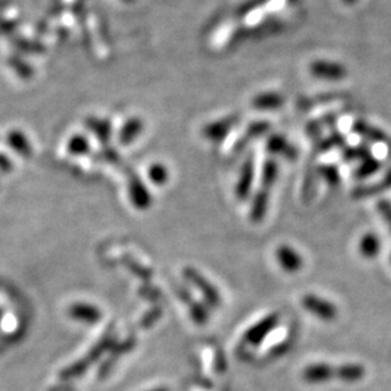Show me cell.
Listing matches in <instances>:
<instances>
[{
  "instance_id": "cell-14",
  "label": "cell",
  "mask_w": 391,
  "mask_h": 391,
  "mask_svg": "<svg viewBox=\"0 0 391 391\" xmlns=\"http://www.w3.org/2000/svg\"><path fill=\"white\" fill-rule=\"evenodd\" d=\"M270 194H271V190H267L261 186H260L259 192L255 194L253 206L250 209V219L253 220V223H261L265 219L267 211H269Z\"/></svg>"
},
{
  "instance_id": "cell-22",
  "label": "cell",
  "mask_w": 391,
  "mask_h": 391,
  "mask_svg": "<svg viewBox=\"0 0 391 391\" xmlns=\"http://www.w3.org/2000/svg\"><path fill=\"white\" fill-rule=\"evenodd\" d=\"M371 156L370 148L366 145H360V146L346 147L342 151V157L346 162H352V161H358L361 162L366 157Z\"/></svg>"
},
{
  "instance_id": "cell-26",
  "label": "cell",
  "mask_w": 391,
  "mask_h": 391,
  "mask_svg": "<svg viewBox=\"0 0 391 391\" xmlns=\"http://www.w3.org/2000/svg\"><path fill=\"white\" fill-rule=\"evenodd\" d=\"M376 209L391 233V201L386 199L378 200Z\"/></svg>"
},
{
  "instance_id": "cell-3",
  "label": "cell",
  "mask_w": 391,
  "mask_h": 391,
  "mask_svg": "<svg viewBox=\"0 0 391 391\" xmlns=\"http://www.w3.org/2000/svg\"><path fill=\"white\" fill-rule=\"evenodd\" d=\"M278 322H280V317L276 313H271V314L266 315L265 318L261 319L256 325H253L246 331L243 334V342L246 345L257 347L278 327Z\"/></svg>"
},
{
  "instance_id": "cell-27",
  "label": "cell",
  "mask_w": 391,
  "mask_h": 391,
  "mask_svg": "<svg viewBox=\"0 0 391 391\" xmlns=\"http://www.w3.org/2000/svg\"><path fill=\"white\" fill-rule=\"evenodd\" d=\"M343 3H345L346 6H348V7H351V6H355L356 3H357L358 0H342Z\"/></svg>"
},
{
  "instance_id": "cell-24",
  "label": "cell",
  "mask_w": 391,
  "mask_h": 391,
  "mask_svg": "<svg viewBox=\"0 0 391 391\" xmlns=\"http://www.w3.org/2000/svg\"><path fill=\"white\" fill-rule=\"evenodd\" d=\"M189 306H190V315H192V320L197 325H206V322H208V318H209L206 306L200 304V303L194 301V300H192V303L189 304Z\"/></svg>"
},
{
  "instance_id": "cell-10",
  "label": "cell",
  "mask_w": 391,
  "mask_h": 391,
  "mask_svg": "<svg viewBox=\"0 0 391 391\" xmlns=\"http://www.w3.org/2000/svg\"><path fill=\"white\" fill-rule=\"evenodd\" d=\"M271 129V125L266 120H256L251 123L250 126L246 128L245 133L242 137H239V141L236 142V145L233 147L234 152H241L247 145L253 141V139L260 138L262 136H265L266 133Z\"/></svg>"
},
{
  "instance_id": "cell-18",
  "label": "cell",
  "mask_w": 391,
  "mask_h": 391,
  "mask_svg": "<svg viewBox=\"0 0 391 391\" xmlns=\"http://www.w3.org/2000/svg\"><path fill=\"white\" fill-rule=\"evenodd\" d=\"M106 346H108V342H103L98 347H95L93 352L87 357L83 358L76 365L71 366V367H69L65 371L62 372V378H73L81 375L83 372L87 370V366L92 365V362L95 358L99 357L100 353L106 350Z\"/></svg>"
},
{
  "instance_id": "cell-11",
  "label": "cell",
  "mask_w": 391,
  "mask_h": 391,
  "mask_svg": "<svg viewBox=\"0 0 391 391\" xmlns=\"http://www.w3.org/2000/svg\"><path fill=\"white\" fill-rule=\"evenodd\" d=\"M69 315L75 320H79L87 325H95L101 319V312L97 306L92 304L78 303L69 308Z\"/></svg>"
},
{
  "instance_id": "cell-17",
  "label": "cell",
  "mask_w": 391,
  "mask_h": 391,
  "mask_svg": "<svg viewBox=\"0 0 391 391\" xmlns=\"http://www.w3.org/2000/svg\"><path fill=\"white\" fill-rule=\"evenodd\" d=\"M366 369L358 364H345L336 367V378L347 384H355L365 378Z\"/></svg>"
},
{
  "instance_id": "cell-7",
  "label": "cell",
  "mask_w": 391,
  "mask_h": 391,
  "mask_svg": "<svg viewBox=\"0 0 391 391\" xmlns=\"http://www.w3.org/2000/svg\"><path fill=\"white\" fill-rule=\"evenodd\" d=\"M276 260L280 267L287 273H297L304 266L303 256L289 245L278 246L276 248Z\"/></svg>"
},
{
  "instance_id": "cell-2",
  "label": "cell",
  "mask_w": 391,
  "mask_h": 391,
  "mask_svg": "<svg viewBox=\"0 0 391 391\" xmlns=\"http://www.w3.org/2000/svg\"><path fill=\"white\" fill-rule=\"evenodd\" d=\"M301 305L305 311L311 313L315 318L332 322L339 317V308L328 299L322 298L314 294H306L303 297Z\"/></svg>"
},
{
  "instance_id": "cell-1",
  "label": "cell",
  "mask_w": 391,
  "mask_h": 391,
  "mask_svg": "<svg viewBox=\"0 0 391 391\" xmlns=\"http://www.w3.org/2000/svg\"><path fill=\"white\" fill-rule=\"evenodd\" d=\"M184 278L192 284L206 300V304L211 308H219L222 305V297L219 294L218 289L213 285L208 278L200 273L194 267H186L184 269Z\"/></svg>"
},
{
  "instance_id": "cell-23",
  "label": "cell",
  "mask_w": 391,
  "mask_h": 391,
  "mask_svg": "<svg viewBox=\"0 0 391 391\" xmlns=\"http://www.w3.org/2000/svg\"><path fill=\"white\" fill-rule=\"evenodd\" d=\"M319 176L325 180L328 185L337 186L341 183V173L336 165H323L318 169Z\"/></svg>"
},
{
  "instance_id": "cell-20",
  "label": "cell",
  "mask_w": 391,
  "mask_h": 391,
  "mask_svg": "<svg viewBox=\"0 0 391 391\" xmlns=\"http://www.w3.org/2000/svg\"><path fill=\"white\" fill-rule=\"evenodd\" d=\"M380 169H381V162L371 155L360 162V165L355 171V176L357 179H366V178H370L374 173H378Z\"/></svg>"
},
{
  "instance_id": "cell-21",
  "label": "cell",
  "mask_w": 391,
  "mask_h": 391,
  "mask_svg": "<svg viewBox=\"0 0 391 391\" xmlns=\"http://www.w3.org/2000/svg\"><path fill=\"white\" fill-rule=\"evenodd\" d=\"M346 146V136L342 133H332L331 136H328L327 138L322 139L319 142L317 150L319 152H328L334 148H342Z\"/></svg>"
},
{
  "instance_id": "cell-6",
  "label": "cell",
  "mask_w": 391,
  "mask_h": 391,
  "mask_svg": "<svg viewBox=\"0 0 391 391\" xmlns=\"http://www.w3.org/2000/svg\"><path fill=\"white\" fill-rule=\"evenodd\" d=\"M239 120L237 115H229L222 120H214L204 127L203 134L211 142L218 143L228 137V134L239 125Z\"/></svg>"
},
{
  "instance_id": "cell-16",
  "label": "cell",
  "mask_w": 391,
  "mask_h": 391,
  "mask_svg": "<svg viewBox=\"0 0 391 391\" xmlns=\"http://www.w3.org/2000/svg\"><path fill=\"white\" fill-rule=\"evenodd\" d=\"M381 251V241L376 233H365L358 242V253L366 260L378 257Z\"/></svg>"
},
{
  "instance_id": "cell-4",
  "label": "cell",
  "mask_w": 391,
  "mask_h": 391,
  "mask_svg": "<svg viewBox=\"0 0 391 391\" xmlns=\"http://www.w3.org/2000/svg\"><path fill=\"white\" fill-rule=\"evenodd\" d=\"M309 73L317 79L341 81L347 76V67L337 61L315 60L309 65Z\"/></svg>"
},
{
  "instance_id": "cell-9",
  "label": "cell",
  "mask_w": 391,
  "mask_h": 391,
  "mask_svg": "<svg viewBox=\"0 0 391 391\" xmlns=\"http://www.w3.org/2000/svg\"><path fill=\"white\" fill-rule=\"evenodd\" d=\"M266 150L270 153L283 156L290 161H294L298 157L297 147L294 146L292 142H289V139L284 137L283 134H278V133H273L267 138Z\"/></svg>"
},
{
  "instance_id": "cell-13",
  "label": "cell",
  "mask_w": 391,
  "mask_h": 391,
  "mask_svg": "<svg viewBox=\"0 0 391 391\" xmlns=\"http://www.w3.org/2000/svg\"><path fill=\"white\" fill-rule=\"evenodd\" d=\"M285 100V97L278 92H265L253 97V106L257 111L270 112L284 106Z\"/></svg>"
},
{
  "instance_id": "cell-29",
  "label": "cell",
  "mask_w": 391,
  "mask_h": 391,
  "mask_svg": "<svg viewBox=\"0 0 391 391\" xmlns=\"http://www.w3.org/2000/svg\"><path fill=\"white\" fill-rule=\"evenodd\" d=\"M290 4H295V3H298L299 0H287Z\"/></svg>"
},
{
  "instance_id": "cell-19",
  "label": "cell",
  "mask_w": 391,
  "mask_h": 391,
  "mask_svg": "<svg viewBox=\"0 0 391 391\" xmlns=\"http://www.w3.org/2000/svg\"><path fill=\"white\" fill-rule=\"evenodd\" d=\"M278 178V164L273 159H267L262 165L261 187L272 190Z\"/></svg>"
},
{
  "instance_id": "cell-12",
  "label": "cell",
  "mask_w": 391,
  "mask_h": 391,
  "mask_svg": "<svg viewBox=\"0 0 391 391\" xmlns=\"http://www.w3.org/2000/svg\"><path fill=\"white\" fill-rule=\"evenodd\" d=\"M352 129L356 134L366 139L367 142H374V143H389L390 142L389 136L384 131H381L378 127L369 125L365 120H356L352 125Z\"/></svg>"
},
{
  "instance_id": "cell-30",
  "label": "cell",
  "mask_w": 391,
  "mask_h": 391,
  "mask_svg": "<svg viewBox=\"0 0 391 391\" xmlns=\"http://www.w3.org/2000/svg\"><path fill=\"white\" fill-rule=\"evenodd\" d=\"M390 264H391V255H390Z\"/></svg>"
},
{
  "instance_id": "cell-8",
  "label": "cell",
  "mask_w": 391,
  "mask_h": 391,
  "mask_svg": "<svg viewBox=\"0 0 391 391\" xmlns=\"http://www.w3.org/2000/svg\"><path fill=\"white\" fill-rule=\"evenodd\" d=\"M303 378L308 384L320 385L329 383L336 378V367L327 362H319L306 366L303 371Z\"/></svg>"
},
{
  "instance_id": "cell-5",
  "label": "cell",
  "mask_w": 391,
  "mask_h": 391,
  "mask_svg": "<svg viewBox=\"0 0 391 391\" xmlns=\"http://www.w3.org/2000/svg\"><path fill=\"white\" fill-rule=\"evenodd\" d=\"M255 178H256V161H255V153H251L241 166L239 180L236 184V197L239 200H246L251 195Z\"/></svg>"
},
{
  "instance_id": "cell-25",
  "label": "cell",
  "mask_w": 391,
  "mask_h": 391,
  "mask_svg": "<svg viewBox=\"0 0 391 391\" xmlns=\"http://www.w3.org/2000/svg\"><path fill=\"white\" fill-rule=\"evenodd\" d=\"M269 1L270 0H247L242 6H239L237 12H236V15L239 17V18L246 17V15L255 12L256 9L264 7Z\"/></svg>"
},
{
  "instance_id": "cell-15",
  "label": "cell",
  "mask_w": 391,
  "mask_h": 391,
  "mask_svg": "<svg viewBox=\"0 0 391 391\" xmlns=\"http://www.w3.org/2000/svg\"><path fill=\"white\" fill-rule=\"evenodd\" d=\"M391 189V167L386 171L384 175V178L380 180L376 184H372V185H365L360 186V187H356L353 192H352V197L355 199H362V198H370V197H375V195H378L381 192H386Z\"/></svg>"
},
{
  "instance_id": "cell-28",
  "label": "cell",
  "mask_w": 391,
  "mask_h": 391,
  "mask_svg": "<svg viewBox=\"0 0 391 391\" xmlns=\"http://www.w3.org/2000/svg\"><path fill=\"white\" fill-rule=\"evenodd\" d=\"M151 391H170L167 388H156V389H153Z\"/></svg>"
}]
</instances>
